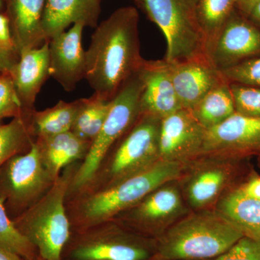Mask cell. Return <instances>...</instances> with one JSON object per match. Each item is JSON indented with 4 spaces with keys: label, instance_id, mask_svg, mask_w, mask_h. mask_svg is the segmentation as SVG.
Wrapping results in <instances>:
<instances>
[{
    "label": "cell",
    "instance_id": "obj_12",
    "mask_svg": "<svg viewBox=\"0 0 260 260\" xmlns=\"http://www.w3.org/2000/svg\"><path fill=\"white\" fill-rule=\"evenodd\" d=\"M258 56L260 28L241 16L237 9L207 47L208 59L220 72Z\"/></svg>",
    "mask_w": 260,
    "mask_h": 260
},
{
    "label": "cell",
    "instance_id": "obj_31",
    "mask_svg": "<svg viewBox=\"0 0 260 260\" xmlns=\"http://www.w3.org/2000/svg\"><path fill=\"white\" fill-rule=\"evenodd\" d=\"M229 83H238L260 88V56L242 61L221 71Z\"/></svg>",
    "mask_w": 260,
    "mask_h": 260
},
{
    "label": "cell",
    "instance_id": "obj_4",
    "mask_svg": "<svg viewBox=\"0 0 260 260\" xmlns=\"http://www.w3.org/2000/svg\"><path fill=\"white\" fill-rule=\"evenodd\" d=\"M73 177L70 172L59 177L44 196L13 220L42 259L61 260L73 234L64 207Z\"/></svg>",
    "mask_w": 260,
    "mask_h": 260
},
{
    "label": "cell",
    "instance_id": "obj_34",
    "mask_svg": "<svg viewBox=\"0 0 260 260\" xmlns=\"http://www.w3.org/2000/svg\"><path fill=\"white\" fill-rule=\"evenodd\" d=\"M241 189L246 196L260 200V177L249 176V178L240 185Z\"/></svg>",
    "mask_w": 260,
    "mask_h": 260
},
{
    "label": "cell",
    "instance_id": "obj_1",
    "mask_svg": "<svg viewBox=\"0 0 260 260\" xmlns=\"http://www.w3.org/2000/svg\"><path fill=\"white\" fill-rule=\"evenodd\" d=\"M139 13L134 7L115 10L98 25L85 51V78L99 96L112 101L144 60L140 55Z\"/></svg>",
    "mask_w": 260,
    "mask_h": 260
},
{
    "label": "cell",
    "instance_id": "obj_38",
    "mask_svg": "<svg viewBox=\"0 0 260 260\" xmlns=\"http://www.w3.org/2000/svg\"><path fill=\"white\" fill-rule=\"evenodd\" d=\"M246 16L249 17L251 22L260 27V0Z\"/></svg>",
    "mask_w": 260,
    "mask_h": 260
},
{
    "label": "cell",
    "instance_id": "obj_7",
    "mask_svg": "<svg viewBox=\"0 0 260 260\" xmlns=\"http://www.w3.org/2000/svg\"><path fill=\"white\" fill-rule=\"evenodd\" d=\"M244 160L201 155L186 162L177 181L189 209L213 210L225 193L243 184Z\"/></svg>",
    "mask_w": 260,
    "mask_h": 260
},
{
    "label": "cell",
    "instance_id": "obj_32",
    "mask_svg": "<svg viewBox=\"0 0 260 260\" xmlns=\"http://www.w3.org/2000/svg\"><path fill=\"white\" fill-rule=\"evenodd\" d=\"M210 260H260V239L243 237L223 254Z\"/></svg>",
    "mask_w": 260,
    "mask_h": 260
},
{
    "label": "cell",
    "instance_id": "obj_30",
    "mask_svg": "<svg viewBox=\"0 0 260 260\" xmlns=\"http://www.w3.org/2000/svg\"><path fill=\"white\" fill-rule=\"evenodd\" d=\"M27 115L19 99L10 73H0V121L5 118Z\"/></svg>",
    "mask_w": 260,
    "mask_h": 260
},
{
    "label": "cell",
    "instance_id": "obj_2",
    "mask_svg": "<svg viewBox=\"0 0 260 260\" xmlns=\"http://www.w3.org/2000/svg\"><path fill=\"white\" fill-rule=\"evenodd\" d=\"M243 235L215 210L190 211L155 240V259L210 260Z\"/></svg>",
    "mask_w": 260,
    "mask_h": 260
},
{
    "label": "cell",
    "instance_id": "obj_11",
    "mask_svg": "<svg viewBox=\"0 0 260 260\" xmlns=\"http://www.w3.org/2000/svg\"><path fill=\"white\" fill-rule=\"evenodd\" d=\"M191 210L186 205L178 181L152 191L124 214V226L143 237L156 240Z\"/></svg>",
    "mask_w": 260,
    "mask_h": 260
},
{
    "label": "cell",
    "instance_id": "obj_8",
    "mask_svg": "<svg viewBox=\"0 0 260 260\" xmlns=\"http://www.w3.org/2000/svg\"><path fill=\"white\" fill-rule=\"evenodd\" d=\"M155 249V239L106 223L72 234L61 260H148Z\"/></svg>",
    "mask_w": 260,
    "mask_h": 260
},
{
    "label": "cell",
    "instance_id": "obj_28",
    "mask_svg": "<svg viewBox=\"0 0 260 260\" xmlns=\"http://www.w3.org/2000/svg\"><path fill=\"white\" fill-rule=\"evenodd\" d=\"M0 245L13 251L26 260L39 257L37 248L17 229L10 218L4 201L0 197Z\"/></svg>",
    "mask_w": 260,
    "mask_h": 260
},
{
    "label": "cell",
    "instance_id": "obj_25",
    "mask_svg": "<svg viewBox=\"0 0 260 260\" xmlns=\"http://www.w3.org/2000/svg\"><path fill=\"white\" fill-rule=\"evenodd\" d=\"M78 112L71 131L80 139L92 143L107 119L112 101L106 100L96 93L80 99Z\"/></svg>",
    "mask_w": 260,
    "mask_h": 260
},
{
    "label": "cell",
    "instance_id": "obj_40",
    "mask_svg": "<svg viewBox=\"0 0 260 260\" xmlns=\"http://www.w3.org/2000/svg\"><path fill=\"white\" fill-rule=\"evenodd\" d=\"M148 260H177V259H155V258H150V259H149Z\"/></svg>",
    "mask_w": 260,
    "mask_h": 260
},
{
    "label": "cell",
    "instance_id": "obj_16",
    "mask_svg": "<svg viewBox=\"0 0 260 260\" xmlns=\"http://www.w3.org/2000/svg\"><path fill=\"white\" fill-rule=\"evenodd\" d=\"M138 73L143 83L141 114L162 119L182 109L165 59H144Z\"/></svg>",
    "mask_w": 260,
    "mask_h": 260
},
{
    "label": "cell",
    "instance_id": "obj_29",
    "mask_svg": "<svg viewBox=\"0 0 260 260\" xmlns=\"http://www.w3.org/2000/svg\"><path fill=\"white\" fill-rule=\"evenodd\" d=\"M229 86L236 112L250 117L260 118V88L238 83H229Z\"/></svg>",
    "mask_w": 260,
    "mask_h": 260
},
{
    "label": "cell",
    "instance_id": "obj_42",
    "mask_svg": "<svg viewBox=\"0 0 260 260\" xmlns=\"http://www.w3.org/2000/svg\"><path fill=\"white\" fill-rule=\"evenodd\" d=\"M133 1L136 2L137 3H138V2H139V0H133Z\"/></svg>",
    "mask_w": 260,
    "mask_h": 260
},
{
    "label": "cell",
    "instance_id": "obj_35",
    "mask_svg": "<svg viewBox=\"0 0 260 260\" xmlns=\"http://www.w3.org/2000/svg\"><path fill=\"white\" fill-rule=\"evenodd\" d=\"M20 56L11 54L0 48V73H10Z\"/></svg>",
    "mask_w": 260,
    "mask_h": 260
},
{
    "label": "cell",
    "instance_id": "obj_17",
    "mask_svg": "<svg viewBox=\"0 0 260 260\" xmlns=\"http://www.w3.org/2000/svg\"><path fill=\"white\" fill-rule=\"evenodd\" d=\"M168 64L182 109H191L212 89L225 81L208 58Z\"/></svg>",
    "mask_w": 260,
    "mask_h": 260
},
{
    "label": "cell",
    "instance_id": "obj_21",
    "mask_svg": "<svg viewBox=\"0 0 260 260\" xmlns=\"http://www.w3.org/2000/svg\"><path fill=\"white\" fill-rule=\"evenodd\" d=\"M214 210L243 237L260 239V200L246 196L240 186L225 193Z\"/></svg>",
    "mask_w": 260,
    "mask_h": 260
},
{
    "label": "cell",
    "instance_id": "obj_9",
    "mask_svg": "<svg viewBox=\"0 0 260 260\" xmlns=\"http://www.w3.org/2000/svg\"><path fill=\"white\" fill-rule=\"evenodd\" d=\"M55 181L34 141L28 151L14 155L0 168V197L8 213L10 210L17 217L21 215L44 196Z\"/></svg>",
    "mask_w": 260,
    "mask_h": 260
},
{
    "label": "cell",
    "instance_id": "obj_14",
    "mask_svg": "<svg viewBox=\"0 0 260 260\" xmlns=\"http://www.w3.org/2000/svg\"><path fill=\"white\" fill-rule=\"evenodd\" d=\"M206 129L189 109H181L160 121V160L186 162L200 156Z\"/></svg>",
    "mask_w": 260,
    "mask_h": 260
},
{
    "label": "cell",
    "instance_id": "obj_15",
    "mask_svg": "<svg viewBox=\"0 0 260 260\" xmlns=\"http://www.w3.org/2000/svg\"><path fill=\"white\" fill-rule=\"evenodd\" d=\"M83 24H74L70 30L49 40V75L66 91L71 92L85 78L86 56L82 44Z\"/></svg>",
    "mask_w": 260,
    "mask_h": 260
},
{
    "label": "cell",
    "instance_id": "obj_33",
    "mask_svg": "<svg viewBox=\"0 0 260 260\" xmlns=\"http://www.w3.org/2000/svg\"><path fill=\"white\" fill-rule=\"evenodd\" d=\"M0 48L11 54L19 55L13 41L10 29L9 19L6 14L0 13Z\"/></svg>",
    "mask_w": 260,
    "mask_h": 260
},
{
    "label": "cell",
    "instance_id": "obj_22",
    "mask_svg": "<svg viewBox=\"0 0 260 260\" xmlns=\"http://www.w3.org/2000/svg\"><path fill=\"white\" fill-rule=\"evenodd\" d=\"M35 141L40 148L48 170L55 180L63 168L78 159L85 158L91 145L72 131L37 138Z\"/></svg>",
    "mask_w": 260,
    "mask_h": 260
},
{
    "label": "cell",
    "instance_id": "obj_41",
    "mask_svg": "<svg viewBox=\"0 0 260 260\" xmlns=\"http://www.w3.org/2000/svg\"><path fill=\"white\" fill-rule=\"evenodd\" d=\"M32 260H45V259H42V258H41L40 256H39V257L36 258V259H32Z\"/></svg>",
    "mask_w": 260,
    "mask_h": 260
},
{
    "label": "cell",
    "instance_id": "obj_36",
    "mask_svg": "<svg viewBox=\"0 0 260 260\" xmlns=\"http://www.w3.org/2000/svg\"><path fill=\"white\" fill-rule=\"evenodd\" d=\"M259 1V0H236L237 9L242 14L247 15Z\"/></svg>",
    "mask_w": 260,
    "mask_h": 260
},
{
    "label": "cell",
    "instance_id": "obj_6",
    "mask_svg": "<svg viewBox=\"0 0 260 260\" xmlns=\"http://www.w3.org/2000/svg\"><path fill=\"white\" fill-rule=\"evenodd\" d=\"M142 91L143 83L137 73L112 99L104 125L73 175L69 191H80L90 184L109 150L138 120L141 114Z\"/></svg>",
    "mask_w": 260,
    "mask_h": 260
},
{
    "label": "cell",
    "instance_id": "obj_13",
    "mask_svg": "<svg viewBox=\"0 0 260 260\" xmlns=\"http://www.w3.org/2000/svg\"><path fill=\"white\" fill-rule=\"evenodd\" d=\"M201 155L240 159L260 157V118L236 112L221 124L206 130Z\"/></svg>",
    "mask_w": 260,
    "mask_h": 260
},
{
    "label": "cell",
    "instance_id": "obj_39",
    "mask_svg": "<svg viewBox=\"0 0 260 260\" xmlns=\"http://www.w3.org/2000/svg\"><path fill=\"white\" fill-rule=\"evenodd\" d=\"M4 0H0V11L3 9V7H4Z\"/></svg>",
    "mask_w": 260,
    "mask_h": 260
},
{
    "label": "cell",
    "instance_id": "obj_18",
    "mask_svg": "<svg viewBox=\"0 0 260 260\" xmlns=\"http://www.w3.org/2000/svg\"><path fill=\"white\" fill-rule=\"evenodd\" d=\"M49 47V41H47L41 47L21 51L10 73L27 115H31L38 93L50 76Z\"/></svg>",
    "mask_w": 260,
    "mask_h": 260
},
{
    "label": "cell",
    "instance_id": "obj_26",
    "mask_svg": "<svg viewBox=\"0 0 260 260\" xmlns=\"http://www.w3.org/2000/svg\"><path fill=\"white\" fill-rule=\"evenodd\" d=\"M31 116L13 118L6 124H0V168L18 154L28 151L34 140L30 128Z\"/></svg>",
    "mask_w": 260,
    "mask_h": 260
},
{
    "label": "cell",
    "instance_id": "obj_23",
    "mask_svg": "<svg viewBox=\"0 0 260 260\" xmlns=\"http://www.w3.org/2000/svg\"><path fill=\"white\" fill-rule=\"evenodd\" d=\"M189 110L206 130L223 123L236 113L229 83L225 80L212 89Z\"/></svg>",
    "mask_w": 260,
    "mask_h": 260
},
{
    "label": "cell",
    "instance_id": "obj_20",
    "mask_svg": "<svg viewBox=\"0 0 260 260\" xmlns=\"http://www.w3.org/2000/svg\"><path fill=\"white\" fill-rule=\"evenodd\" d=\"M102 0H46L42 27L47 41L59 35L72 24L96 28Z\"/></svg>",
    "mask_w": 260,
    "mask_h": 260
},
{
    "label": "cell",
    "instance_id": "obj_24",
    "mask_svg": "<svg viewBox=\"0 0 260 260\" xmlns=\"http://www.w3.org/2000/svg\"><path fill=\"white\" fill-rule=\"evenodd\" d=\"M79 101L65 102L59 101L54 107L41 112L34 111L30 117L32 135L37 138H47L71 131Z\"/></svg>",
    "mask_w": 260,
    "mask_h": 260
},
{
    "label": "cell",
    "instance_id": "obj_19",
    "mask_svg": "<svg viewBox=\"0 0 260 260\" xmlns=\"http://www.w3.org/2000/svg\"><path fill=\"white\" fill-rule=\"evenodd\" d=\"M4 3L19 55L47 42L42 27L46 0H4Z\"/></svg>",
    "mask_w": 260,
    "mask_h": 260
},
{
    "label": "cell",
    "instance_id": "obj_10",
    "mask_svg": "<svg viewBox=\"0 0 260 260\" xmlns=\"http://www.w3.org/2000/svg\"><path fill=\"white\" fill-rule=\"evenodd\" d=\"M160 121L161 119L155 116L140 114L136 122L116 143L115 151L107 168L104 188L145 172L160 160Z\"/></svg>",
    "mask_w": 260,
    "mask_h": 260
},
{
    "label": "cell",
    "instance_id": "obj_37",
    "mask_svg": "<svg viewBox=\"0 0 260 260\" xmlns=\"http://www.w3.org/2000/svg\"><path fill=\"white\" fill-rule=\"evenodd\" d=\"M0 260H26L16 253L0 245Z\"/></svg>",
    "mask_w": 260,
    "mask_h": 260
},
{
    "label": "cell",
    "instance_id": "obj_3",
    "mask_svg": "<svg viewBox=\"0 0 260 260\" xmlns=\"http://www.w3.org/2000/svg\"><path fill=\"white\" fill-rule=\"evenodd\" d=\"M185 162L160 160L145 172L88 195L80 203L79 231L108 223L147 195L182 175Z\"/></svg>",
    "mask_w": 260,
    "mask_h": 260
},
{
    "label": "cell",
    "instance_id": "obj_5",
    "mask_svg": "<svg viewBox=\"0 0 260 260\" xmlns=\"http://www.w3.org/2000/svg\"><path fill=\"white\" fill-rule=\"evenodd\" d=\"M138 4L165 36L166 61L178 63L208 58L207 37L196 0H139Z\"/></svg>",
    "mask_w": 260,
    "mask_h": 260
},
{
    "label": "cell",
    "instance_id": "obj_27",
    "mask_svg": "<svg viewBox=\"0 0 260 260\" xmlns=\"http://www.w3.org/2000/svg\"><path fill=\"white\" fill-rule=\"evenodd\" d=\"M198 16L207 37V47L237 10L236 0H196Z\"/></svg>",
    "mask_w": 260,
    "mask_h": 260
}]
</instances>
